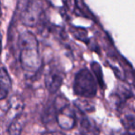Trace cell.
<instances>
[{"instance_id": "obj_8", "label": "cell", "mask_w": 135, "mask_h": 135, "mask_svg": "<svg viewBox=\"0 0 135 135\" xmlns=\"http://www.w3.org/2000/svg\"><path fill=\"white\" fill-rule=\"evenodd\" d=\"M80 129L81 135H97L98 129L95 124L86 116L80 118Z\"/></svg>"}, {"instance_id": "obj_10", "label": "cell", "mask_w": 135, "mask_h": 135, "mask_svg": "<svg viewBox=\"0 0 135 135\" xmlns=\"http://www.w3.org/2000/svg\"><path fill=\"white\" fill-rule=\"evenodd\" d=\"M74 105L81 112H92L94 109V105H91L89 102L85 101V100L78 99L74 102Z\"/></svg>"}, {"instance_id": "obj_6", "label": "cell", "mask_w": 135, "mask_h": 135, "mask_svg": "<svg viewBox=\"0 0 135 135\" xmlns=\"http://www.w3.org/2000/svg\"><path fill=\"white\" fill-rule=\"evenodd\" d=\"M12 86L11 78L5 68H0V100L8 96Z\"/></svg>"}, {"instance_id": "obj_12", "label": "cell", "mask_w": 135, "mask_h": 135, "mask_svg": "<svg viewBox=\"0 0 135 135\" xmlns=\"http://www.w3.org/2000/svg\"><path fill=\"white\" fill-rule=\"evenodd\" d=\"M135 118L132 117H126L125 118V121H123L124 127L128 131H134L135 129Z\"/></svg>"}, {"instance_id": "obj_3", "label": "cell", "mask_w": 135, "mask_h": 135, "mask_svg": "<svg viewBox=\"0 0 135 135\" xmlns=\"http://www.w3.org/2000/svg\"><path fill=\"white\" fill-rule=\"evenodd\" d=\"M23 5L21 11V21L27 27H34L38 24L43 14V6L38 1L21 2Z\"/></svg>"}, {"instance_id": "obj_14", "label": "cell", "mask_w": 135, "mask_h": 135, "mask_svg": "<svg viewBox=\"0 0 135 135\" xmlns=\"http://www.w3.org/2000/svg\"><path fill=\"white\" fill-rule=\"evenodd\" d=\"M1 51H2V36L0 33V55H1Z\"/></svg>"}, {"instance_id": "obj_2", "label": "cell", "mask_w": 135, "mask_h": 135, "mask_svg": "<svg viewBox=\"0 0 135 135\" xmlns=\"http://www.w3.org/2000/svg\"><path fill=\"white\" fill-rule=\"evenodd\" d=\"M76 95L85 98L94 97L97 93V83L93 73L87 69H81L76 73L73 83Z\"/></svg>"}, {"instance_id": "obj_1", "label": "cell", "mask_w": 135, "mask_h": 135, "mask_svg": "<svg viewBox=\"0 0 135 135\" xmlns=\"http://www.w3.org/2000/svg\"><path fill=\"white\" fill-rule=\"evenodd\" d=\"M20 48V62L27 78H32L42 67L38 40L32 32L24 31L18 39Z\"/></svg>"}, {"instance_id": "obj_13", "label": "cell", "mask_w": 135, "mask_h": 135, "mask_svg": "<svg viewBox=\"0 0 135 135\" xmlns=\"http://www.w3.org/2000/svg\"><path fill=\"white\" fill-rule=\"evenodd\" d=\"M42 135H66L65 133L61 132V131H45V132H44Z\"/></svg>"}, {"instance_id": "obj_7", "label": "cell", "mask_w": 135, "mask_h": 135, "mask_svg": "<svg viewBox=\"0 0 135 135\" xmlns=\"http://www.w3.org/2000/svg\"><path fill=\"white\" fill-rule=\"evenodd\" d=\"M26 116L23 113L19 114L17 117L12 118L8 128V133L9 135H21L25 124H26Z\"/></svg>"}, {"instance_id": "obj_9", "label": "cell", "mask_w": 135, "mask_h": 135, "mask_svg": "<svg viewBox=\"0 0 135 135\" xmlns=\"http://www.w3.org/2000/svg\"><path fill=\"white\" fill-rule=\"evenodd\" d=\"M9 105L10 107L8 108V115H13L14 118L17 117L19 114L21 113V110L23 108V103L19 97H12L9 100Z\"/></svg>"}, {"instance_id": "obj_11", "label": "cell", "mask_w": 135, "mask_h": 135, "mask_svg": "<svg viewBox=\"0 0 135 135\" xmlns=\"http://www.w3.org/2000/svg\"><path fill=\"white\" fill-rule=\"evenodd\" d=\"M92 70L94 71V73L95 74V77L97 79L98 83L100 84V86H104V81H103V74H102V70L100 65L97 62H93L92 63Z\"/></svg>"}, {"instance_id": "obj_4", "label": "cell", "mask_w": 135, "mask_h": 135, "mask_svg": "<svg viewBox=\"0 0 135 135\" xmlns=\"http://www.w3.org/2000/svg\"><path fill=\"white\" fill-rule=\"evenodd\" d=\"M56 122L58 123L59 127L65 131L72 129L77 122L75 111L70 107L63 108L56 114Z\"/></svg>"}, {"instance_id": "obj_5", "label": "cell", "mask_w": 135, "mask_h": 135, "mask_svg": "<svg viewBox=\"0 0 135 135\" xmlns=\"http://www.w3.org/2000/svg\"><path fill=\"white\" fill-rule=\"evenodd\" d=\"M64 80V74L59 70L54 68L51 69L45 75V84L50 94H55L61 87Z\"/></svg>"}]
</instances>
